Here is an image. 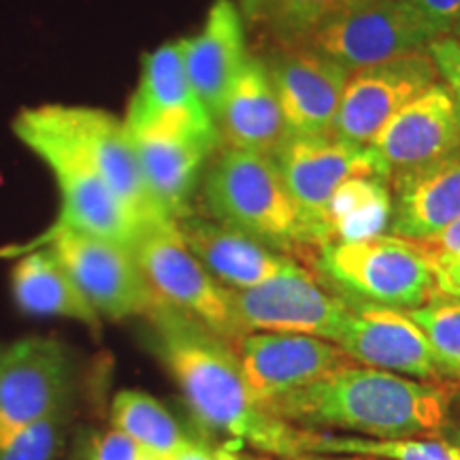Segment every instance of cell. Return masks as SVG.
<instances>
[{
    "label": "cell",
    "instance_id": "ffe728a7",
    "mask_svg": "<svg viewBox=\"0 0 460 460\" xmlns=\"http://www.w3.org/2000/svg\"><path fill=\"white\" fill-rule=\"evenodd\" d=\"M180 45L190 84L216 118L224 96L250 58L241 9L233 0H216L203 28L194 37L180 39Z\"/></svg>",
    "mask_w": 460,
    "mask_h": 460
},
{
    "label": "cell",
    "instance_id": "d590c367",
    "mask_svg": "<svg viewBox=\"0 0 460 460\" xmlns=\"http://www.w3.org/2000/svg\"><path fill=\"white\" fill-rule=\"evenodd\" d=\"M433 267L441 295L460 298V258H456V261L433 262Z\"/></svg>",
    "mask_w": 460,
    "mask_h": 460
},
{
    "label": "cell",
    "instance_id": "f1b7e54d",
    "mask_svg": "<svg viewBox=\"0 0 460 460\" xmlns=\"http://www.w3.org/2000/svg\"><path fill=\"white\" fill-rule=\"evenodd\" d=\"M405 314L429 339L444 377L460 379V298L437 295L433 301Z\"/></svg>",
    "mask_w": 460,
    "mask_h": 460
},
{
    "label": "cell",
    "instance_id": "9a60e30c",
    "mask_svg": "<svg viewBox=\"0 0 460 460\" xmlns=\"http://www.w3.org/2000/svg\"><path fill=\"white\" fill-rule=\"evenodd\" d=\"M275 49L262 62L278 96L286 137L331 135L349 71L307 45Z\"/></svg>",
    "mask_w": 460,
    "mask_h": 460
},
{
    "label": "cell",
    "instance_id": "5b68a950",
    "mask_svg": "<svg viewBox=\"0 0 460 460\" xmlns=\"http://www.w3.org/2000/svg\"><path fill=\"white\" fill-rule=\"evenodd\" d=\"M315 264L349 301L407 312L441 295L427 252L394 234L322 245Z\"/></svg>",
    "mask_w": 460,
    "mask_h": 460
},
{
    "label": "cell",
    "instance_id": "2e32d148",
    "mask_svg": "<svg viewBox=\"0 0 460 460\" xmlns=\"http://www.w3.org/2000/svg\"><path fill=\"white\" fill-rule=\"evenodd\" d=\"M128 128H166L220 146L216 119L200 102L183 66L180 41L143 56L141 77L124 115Z\"/></svg>",
    "mask_w": 460,
    "mask_h": 460
},
{
    "label": "cell",
    "instance_id": "7402d4cb",
    "mask_svg": "<svg viewBox=\"0 0 460 460\" xmlns=\"http://www.w3.org/2000/svg\"><path fill=\"white\" fill-rule=\"evenodd\" d=\"M214 119L217 137L226 149L271 156L284 143V118L261 58H247Z\"/></svg>",
    "mask_w": 460,
    "mask_h": 460
},
{
    "label": "cell",
    "instance_id": "e575fe53",
    "mask_svg": "<svg viewBox=\"0 0 460 460\" xmlns=\"http://www.w3.org/2000/svg\"><path fill=\"white\" fill-rule=\"evenodd\" d=\"M166 460H237V454L233 450H211L205 444H197V441L190 439L186 446H181L180 450L172 452Z\"/></svg>",
    "mask_w": 460,
    "mask_h": 460
},
{
    "label": "cell",
    "instance_id": "8fae6325",
    "mask_svg": "<svg viewBox=\"0 0 460 460\" xmlns=\"http://www.w3.org/2000/svg\"><path fill=\"white\" fill-rule=\"evenodd\" d=\"M71 384V354L58 339L26 337L0 345V441L66 411Z\"/></svg>",
    "mask_w": 460,
    "mask_h": 460
},
{
    "label": "cell",
    "instance_id": "5bb4252c",
    "mask_svg": "<svg viewBox=\"0 0 460 460\" xmlns=\"http://www.w3.org/2000/svg\"><path fill=\"white\" fill-rule=\"evenodd\" d=\"M437 82L439 73L429 51L349 73L331 135L369 146L396 111Z\"/></svg>",
    "mask_w": 460,
    "mask_h": 460
},
{
    "label": "cell",
    "instance_id": "ab89813d",
    "mask_svg": "<svg viewBox=\"0 0 460 460\" xmlns=\"http://www.w3.org/2000/svg\"><path fill=\"white\" fill-rule=\"evenodd\" d=\"M237 460H243V458H241V456H237Z\"/></svg>",
    "mask_w": 460,
    "mask_h": 460
},
{
    "label": "cell",
    "instance_id": "e0dca14e",
    "mask_svg": "<svg viewBox=\"0 0 460 460\" xmlns=\"http://www.w3.org/2000/svg\"><path fill=\"white\" fill-rule=\"evenodd\" d=\"M349 303L348 318L332 341L354 362L427 382L446 379L429 339L405 312L360 301Z\"/></svg>",
    "mask_w": 460,
    "mask_h": 460
},
{
    "label": "cell",
    "instance_id": "52a82bcc",
    "mask_svg": "<svg viewBox=\"0 0 460 460\" xmlns=\"http://www.w3.org/2000/svg\"><path fill=\"white\" fill-rule=\"evenodd\" d=\"M281 181L301 214L309 250L332 192L352 177H384L382 160L371 146H360L332 135L286 137L271 154Z\"/></svg>",
    "mask_w": 460,
    "mask_h": 460
},
{
    "label": "cell",
    "instance_id": "4316f807",
    "mask_svg": "<svg viewBox=\"0 0 460 460\" xmlns=\"http://www.w3.org/2000/svg\"><path fill=\"white\" fill-rule=\"evenodd\" d=\"M298 452L348 454V456L379 460H460V447L435 437H407V439H377L362 435L320 433L301 429Z\"/></svg>",
    "mask_w": 460,
    "mask_h": 460
},
{
    "label": "cell",
    "instance_id": "d6986e66",
    "mask_svg": "<svg viewBox=\"0 0 460 460\" xmlns=\"http://www.w3.org/2000/svg\"><path fill=\"white\" fill-rule=\"evenodd\" d=\"M183 243L203 264L211 278L230 290H243L290 271L296 261L247 237L239 230L199 216H183L175 222Z\"/></svg>",
    "mask_w": 460,
    "mask_h": 460
},
{
    "label": "cell",
    "instance_id": "4fadbf2b",
    "mask_svg": "<svg viewBox=\"0 0 460 460\" xmlns=\"http://www.w3.org/2000/svg\"><path fill=\"white\" fill-rule=\"evenodd\" d=\"M245 384L262 410L292 390L356 365L335 343L296 332H247L233 341Z\"/></svg>",
    "mask_w": 460,
    "mask_h": 460
},
{
    "label": "cell",
    "instance_id": "1f68e13d",
    "mask_svg": "<svg viewBox=\"0 0 460 460\" xmlns=\"http://www.w3.org/2000/svg\"><path fill=\"white\" fill-rule=\"evenodd\" d=\"M427 51L433 58L439 79L450 90L460 126V41L454 34H446V37L435 39Z\"/></svg>",
    "mask_w": 460,
    "mask_h": 460
},
{
    "label": "cell",
    "instance_id": "8992f818",
    "mask_svg": "<svg viewBox=\"0 0 460 460\" xmlns=\"http://www.w3.org/2000/svg\"><path fill=\"white\" fill-rule=\"evenodd\" d=\"M37 245L48 247L60 261L99 315L147 318L163 305L128 245L58 226H51Z\"/></svg>",
    "mask_w": 460,
    "mask_h": 460
},
{
    "label": "cell",
    "instance_id": "4dcf8cb0",
    "mask_svg": "<svg viewBox=\"0 0 460 460\" xmlns=\"http://www.w3.org/2000/svg\"><path fill=\"white\" fill-rule=\"evenodd\" d=\"M85 446H88L90 460H166L115 429L92 437L90 441H85Z\"/></svg>",
    "mask_w": 460,
    "mask_h": 460
},
{
    "label": "cell",
    "instance_id": "f546056e",
    "mask_svg": "<svg viewBox=\"0 0 460 460\" xmlns=\"http://www.w3.org/2000/svg\"><path fill=\"white\" fill-rule=\"evenodd\" d=\"M66 411L28 424L0 441V460H54L65 441Z\"/></svg>",
    "mask_w": 460,
    "mask_h": 460
},
{
    "label": "cell",
    "instance_id": "30bf717a",
    "mask_svg": "<svg viewBox=\"0 0 460 460\" xmlns=\"http://www.w3.org/2000/svg\"><path fill=\"white\" fill-rule=\"evenodd\" d=\"M228 305L239 337L254 331L296 332L320 339H335L348 318L349 298L329 295L315 284L314 275L303 264L264 284L230 290Z\"/></svg>",
    "mask_w": 460,
    "mask_h": 460
},
{
    "label": "cell",
    "instance_id": "83f0119b",
    "mask_svg": "<svg viewBox=\"0 0 460 460\" xmlns=\"http://www.w3.org/2000/svg\"><path fill=\"white\" fill-rule=\"evenodd\" d=\"M111 422L115 430L128 435L147 450L169 458L186 446L190 437L183 433L175 416L152 394L143 390H119L111 402Z\"/></svg>",
    "mask_w": 460,
    "mask_h": 460
},
{
    "label": "cell",
    "instance_id": "d4e9b609",
    "mask_svg": "<svg viewBox=\"0 0 460 460\" xmlns=\"http://www.w3.org/2000/svg\"><path fill=\"white\" fill-rule=\"evenodd\" d=\"M393 188L384 177H352L329 199L315 230V250L379 237L393 220Z\"/></svg>",
    "mask_w": 460,
    "mask_h": 460
},
{
    "label": "cell",
    "instance_id": "7c38bea8",
    "mask_svg": "<svg viewBox=\"0 0 460 460\" xmlns=\"http://www.w3.org/2000/svg\"><path fill=\"white\" fill-rule=\"evenodd\" d=\"M376 149L390 188L460 154V126L446 84L429 85L379 130Z\"/></svg>",
    "mask_w": 460,
    "mask_h": 460
},
{
    "label": "cell",
    "instance_id": "ac0fdd59",
    "mask_svg": "<svg viewBox=\"0 0 460 460\" xmlns=\"http://www.w3.org/2000/svg\"><path fill=\"white\" fill-rule=\"evenodd\" d=\"M56 111L66 130L79 141V146L99 169L107 186L113 190L115 197L128 207L143 226L175 224L163 214L149 192L124 119L94 107L56 105Z\"/></svg>",
    "mask_w": 460,
    "mask_h": 460
},
{
    "label": "cell",
    "instance_id": "484cf974",
    "mask_svg": "<svg viewBox=\"0 0 460 460\" xmlns=\"http://www.w3.org/2000/svg\"><path fill=\"white\" fill-rule=\"evenodd\" d=\"M365 3L369 0H241V9L278 48H292Z\"/></svg>",
    "mask_w": 460,
    "mask_h": 460
},
{
    "label": "cell",
    "instance_id": "74e56055",
    "mask_svg": "<svg viewBox=\"0 0 460 460\" xmlns=\"http://www.w3.org/2000/svg\"><path fill=\"white\" fill-rule=\"evenodd\" d=\"M452 32H456V34H454V37H456L458 39V41H460V20H458V24L456 26H454V31Z\"/></svg>",
    "mask_w": 460,
    "mask_h": 460
},
{
    "label": "cell",
    "instance_id": "9c48e42d",
    "mask_svg": "<svg viewBox=\"0 0 460 460\" xmlns=\"http://www.w3.org/2000/svg\"><path fill=\"white\" fill-rule=\"evenodd\" d=\"M435 39L439 34L405 0H369L320 28L305 45L354 73L427 51Z\"/></svg>",
    "mask_w": 460,
    "mask_h": 460
},
{
    "label": "cell",
    "instance_id": "836d02e7",
    "mask_svg": "<svg viewBox=\"0 0 460 460\" xmlns=\"http://www.w3.org/2000/svg\"><path fill=\"white\" fill-rule=\"evenodd\" d=\"M416 243L427 252L430 262L456 261V258H460V220L450 224L441 233L433 234V237L416 241Z\"/></svg>",
    "mask_w": 460,
    "mask_h": 460
},
{
    "label": "cell",
    "instance_id": "8d00e7d4",
    "mask_svg": "<svg viewBox=\"0 0 460 460\" xmlns=\"http://www.w3.org/2000/svg\"><path fill=\"white\" fill-rule=\"evenodd\" d=\"M73 460H90V458H88V446H85V444L79 446L77 452H75Z\"/></svg>",
    "mask_w": 460,
    "mask_h": 460
},
{
    "label": "cell",
    "instance_id": "f35d334b",
    "mask_svg": "<svg viewBox=\"0 0 460 460\" xmlns=\"http://www.w3.org/2000/svg\"><path fill=\"white\" fill-rule=\"evenodd\" d=\"M320 460H324V458H320ZM349 460H358V458H349Z\"/></svg>",
    "mask_w": 460,
    "mask_h": 460
},
{
    "label": "cell",
    "instance_id": "ba28073f",
    "mask_svg": "<svg viewBox=\"0 0 460 460\" xmlns=\"http://www.w3.org/2000/svg\"><path fill=\"white\" fill-rule=\"evenodd\" d=\"M132 252L160 301L199 320L228 343L239 339L226 286L211 278L192 256L175 224L147 226L135 241Z\"/></svg>",
    "mask_w": 460,
    "mask_h": 460
},
{
    "label": "cell",
    "instance_id": "d6a6232c",
    "mask_svg": "<svg viewBox=\"0 0 460 460\" xmlns=\"http://www.w3.org/2000/svg\"><path fill=\"white\" fill-rule=\"evenodd\" d=\"M439 37L454 31L460 20V0H405Z\"/></svg>",
    "mask_w": 460,
    "mask_h": 460
},
{
    "label": "cell",
    "instance_id": "603a6c76",
    "mask_svg": "<svg viewBox=\"0 0 460 460\" xmlns=\"http://www.w3.org/2000/svg\"><path fill=\"white\" fill-rule=\"evenodd\" d=\"M394 237L422 241L460 220V154L393 188Z\"/></svg>",
    "mask_w": 460,
    "mask_h": 460
},
{
    "label": "cell",
    "instance_id": "3957f363",
    "mask_svg": "<svg viewBox=\"0 0 460 460\" xmlns=\"http://www.w3.org/2000/svg\"><path fill=\"white\" fill-rule=\"evenodd\" d=\"M15 137L48 166L60 192V216L51 226L115 241L132 247L146 226L113 194L56 105L26 109L15 119Z\"/></svg>",
    "mask_w": 460,
    "mask_h": 460
},
{
    "label": "cell",
    "instance_id": "7a4b0ae2",
    "mask_svg": "<svg viewBox=\"0 0 460 460\" xmlns=\"http://www.w3.org/2000/svg\"><path fill=\"white\" fill-rule=\"evenodd\" d=\"M452 388L373 367H343L292 390L267 411L305 429H341L377 439L430 437L446 427Z\"/></svg>",
    "mask_w": 460,
    "mask_h": 460
},
{
    "label": "cell",
    "instance_id": "cb8c5ba5",
    "mask_svg": "<svg viewBox=\"0 0 460 460\" xmlns=\"http://www.w3.org/2000/svg\"><path fill=\"white\" fill-rule=\"evenodd\" d=\"M11 295L28 315L77 320L96 329L101 315L48 247H26L11 271Z\"/></svg>",
    "mask_w": 460,
    "mask_h": 460
},
{
    "label": "cell",
    "instance_id": "277c9868",
    "mask_svg": "<svg viewBox=\"0 0 460 460\" xmlns=\"http://www.w3.org/2000/svg\"><path fill=\"white\" fill-rule=\"evenodd\" d=\"M203 199L216 222L271 250H309L301 214L271 156L224 147L207 171Z\"/></svg>",
    "mask_w": 460,
    "mask_h": 460
},
{
    "label": "cell",
    "instance_id": "44dd1931",
    "mask_svg": "<svg viewBox=\"0 0 460 460\" xmlns=\"http://www.w3.org/2000/svg\"><path fill=\"white\" fill-rule=\"evenodd\" d=\"M126 130L154 200L171 222L181 220L190 214V197L199 172L216 147L177 130L128 126Z\"/></svg>",
    "mask_w": 460,
    "mask_h": 460
},
{
    "label": "cell",
    "instance_id": "6da1fadb",
    "mask_svg": "<svg viewBox=\"0 0 460 460\" xmlns=\"http://www.w3.org/2000/svg\"><path fill=\"white\" fill-rule=\"evenodd\" d=\"M147 320L154 352L205 429L273 456H301V429L262 410L252 399L233 343L164 303Z\"/></svg>",
    "mask_w": 460,
    "mask_h": 460
}]
</instances>
